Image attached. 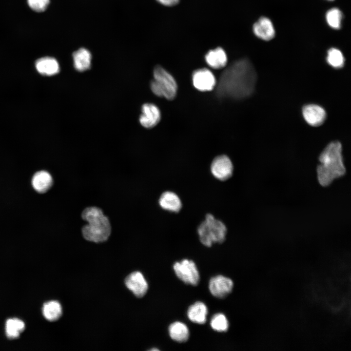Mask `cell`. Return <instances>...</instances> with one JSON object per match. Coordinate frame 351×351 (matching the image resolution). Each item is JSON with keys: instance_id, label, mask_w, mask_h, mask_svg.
Instances as JSON below:
<instances>
[{"instance_id": "cell-1", "label": "cell", "mask_w": 351, "mask_h": 351, "mask_svg": "<svg viewBox=\"0 0 351 351\" xmlns=\"http://www.w3.org/2000/svg\"><path fill=\"white\" fill-rule=\"evenodd\" d=\"M257 76L247 58L236 60L221 74L216 88L220 98L242 99L251 96L254 90Z\"/></svg>"}, {"instance_id": "cell-2", "label": "cell", "mask_w": 351, "mask_h": 351, "mask_svg": "<svg viewBox=\"0 0 351 351\" xmlns=\"http://www.w3.org/2000/svg\"><path fill=\"white\" fill-rule=\"evenodd\" d=\"M320 164L317 168V178L323 186L330 185L335 178L346 173L342 155V145L338 141L329 143L319 157Z\"/></svg>"}, {"instance_id": "cell-3", "label": "cell", "mask_w": 351, "mask_h": 351, "mask_svg": "<svg viewBox=\"0 0 351 351\" xmlns=\"http://www.w3.org/2000/svg\"><path fill=\"white\" fill-rule=\"evenodd\" d=\"M81 216L87 222L82 229L85 239L98 243L109 238L111 232L110 223L100 209L97 207L86 208L83 211Z\"/></svg>"}, {"instance_id": "cell-4", "label": "cell", "mask_w": 351, "mask_h": 351, "mask_svg": "<svg viewBox=\"0 0 351 351\" xmlns=\"http://www.w3.org/2000/svg\"><path fill=\"white\" fill-rule=\"evenodd\" d=\"M197 232L202 244L211 247L213 243H221L226 238L227 229L225 224L211 214H207L199 225Z\"/></svg>"}, {"instance_id": "cell-5", "label": "cell", "mask_w": 351, "mask_h": 351, "mask_svg": "<svg viewBox=\"0 0 351 351\" xmlns=\"http://www.w3.org/2000/svg\"><path fill=\"white\" fill-rule=\"evenodd\" d=\"M154 79L151 82L152 92L158 97H164L169 100L174 99L177 91V84L173 76L160 66L155 67Z\"/></svg>"}, {"instance_id": "cell-6", "label": "cell", "mask_w": 351, "mask_h": 351, "mask_svg": "<svg viewBox=\"0 0 351 351\" xmlns=\"http://www.w3.org/2000/svg\"><path fill=\"white\" fill-rule=\"evenodd\" d=\"M174 270L177 277L186 284L197 285L199 281V274L195 262L189 259H183L176 262Z\"/></svg>"}, {"instance_id": "cell-7", "label": "cell", "mask_w": 351, "mask_h": 351, "mask_svg": "<svg viewBox=\"0 0 351 351\" xmlns=\"http://www.w3.org/2000/svg\"><path fill=\"white\" fill-rule=\"evenodd\" d=\"M233 169L231 160L226 155H220L215 157L211 165L213 175L222 181L226 180L232 176Z\"/></svg>"}, {"instance_id": "cell-8", "label": "cell", "mask_w": 351, "mask_h": 351, "mask_svg": "<svg viewBox=\"0 0 351 351\" xmlns=\"http://www.w3.org/2000/svg\"><path fill=\"white\" fill-rule=\"evenodd\" d=\"M233 286V282L230 278L220 275L212 277L209 283L210 292L218 298H223L228 295Z\"/></svg>"}, {"instance_id": "cell-9", "label": "cell", "mask_w": 351, "mask_h": 351, "mask_svg": "<svg viewBox=\"0 0 351 351\" xmlns=\"http://www.w3.org/2000/svg\"><path fill=\"white\" fill-rule=\"evenodd\" d=\"M194 87L201 91H208L213 89L216 80L213 74L209 70L202 68L194 72L192 75Z\"/></svg>"}, {"instance_id": "cell-10", "label": "cell", "mask_w": 351, "mask_h": 351, "mask_svg": "<svg viewBox=\"0 0 351 351\" xmlns=\"http://www.w3.org/2000/svg\"><path fill=\"white\" fill-rule=\"evenodd\" d=\"M126 287L137 297H143L148 289V283L143 274L135 272L128 275L125 279Z\"/></svg>"}, {"instance_id": "cell-11", "label": "cell", "mask_w": 351, "mask_h": 351, "mask_svg": "<svg viewBox=\"0 0 351 351\" xmlns=\"http://www.w3.org/2000/svg\"><path fill=\"white\" fill-rule=\"evenodd\" d=\"M141 114L139 121L146 128L155 126L160 121V112L158 108L152 103H145L141 107Z\"/></svg>"}, {"instance_id": "cell-12", "label": "cell", "mask_w": 351, "mask_h": 351, "mask_svg": "<svg viewBox=\"0 0 351 351\" xmlns=\"http://www.w3.org/2000/svg\"><path fill=\"white\" fill-rule=\"evenodd\" d=\"M302 114L306 121L312 126L321 125L326 117L325 110L321 106L315 104L305 106L302 110Z\"/></svg>"}, {"instance_id": "cell-13", "label": "cell", "mask_w": 351, "mask_h": 351, "mask_svg": "<svg viewBox=\"0 0 351 351\" xmlns=\"http://www.w3.org/2000/svg\"><path fill=\"white\" fill-rule=\"evenodd\" d=\"M253 32L258 38L268 41L273 38L275 30L272 21L268 18H260L253 25Z\"/></svg>"}, {"instance_id": "cell-14", "label": "cell", "mask_w": 351, "mask_h": 351, "mask_svg": "<svg viewBox=\"0 0 351 351\" xmlns=\"http://www.w3.org/2000/svg\"><path fill=\"white\" fill-rule=\"evenodd\" d=\"M206 63L214 69L224 67L227 62V57L225 51L221 47H217L209 51L205 56Z\"/></svg>"}, {"instance_id": "cell-15", "label": "cell", "mask_w": 351, "mask_h": 351, "mask_svg": "<svg viewBox=\"0 0 351 351\" xmlns=\"http://www.w3.org/2000/svg\"><path fill=\"white\" fill-rule=\"evenodd\" d=\"M35 65L38 72L43 75L52 76L59 71L58 61L52 57H45L39 58L36 61Z\"/></svg>"}, {"instance_id": "cell-16", "label": "cell", "mask_w": 351, "mask_h": 351, "mask_svg": "<svg viewBox=\"0 0 351 351\" xmlns=\"http://www.w3.org/2000/svg\"><path fill=\"white\" fill-rule=\"evenodd\" d=\"M160 207L167 211L173 212H178L181 207V200L175 193L166 191L161 195L159 199Z\"/></svg>"}, {"instance_id": "cell-17", "label": "cell", "mask_w": 351, "mask_h": 351, "mask_svg": "<svg viewBox=\"0 0 351 351\" xmlns=\"http://www.w3.org/2000/svg\"><path fill=\"white\" fill-rule=\"evenodd\" d=\"M74 66L79 72L85 71L90 68L92 56L86 48H81L73 54Z\"/></svg>"}, {"instance_id": "cell-18", "label": "cell", "mask_w": 351, "mask_h": 351, "mask_svg": "<svg viewBox=\"0 0 351 351\" xmlns=\"http://www.w3.org/2000/svg\"><path fill=\"white\" fill-rule=\"evenodd\" d=\"M208 309L202 302H196L189 307L187 311L188 318L193 322L203 324L206 321Z\"/></svg>"}, {"instance_id": "cell-19", "label": "cell", "mask_w": 351, "mask_h": 351, "mask_svg": "<svg viewBox=\"0 0 351 351\" xmlns=\"http://www.w3.org/2000/svg\"><path fill=\"white\" fill-rule=\"evenodd\" d=\"M32 185L37 192L43 193L47 191L53 184V178L46 171L36 173L32 178Z\"/></svg>"}, {"instance_id": "cell-20", "label": "cell", "mask_w": 351, "mask_h": 351, "mask_svg": "<svg viewBox=\"0 0 351 351\" xmlns=\"http://www.w3.org/2000/svg\"><path fill=\"white\" fill-rule=\"evenodd\" d=\"M169 333L173 340L179 343L187 341L189 337V331L187 326L180 322L172 323L169 327Z\"/></svg>"}, {"instance_id": "cell-21", "label": "cell", "mask_w": 351, "mask_h": 351, "mask_svg": "<svg viewBox=\"0 0 351 351\" xmlns=\"http://www.w3.org/2000/svg\"><path fill=\"white\" fill-rule=\"evenodd\" d=\"M44 317L50 321L58 320L62 315V310L60 303L57 301H50L44 304L42 308Z\"/></svg>"}, {"instance_id": "cell-22", "label": "cell", "mask_w": 351, "mask_h": 351, "mask_svg": "<svg viewBox=\"0 0 351 351\" xmlns=\"http://www.w3.org/2000/svg\"><path fill=\"white\" fill-rule=\"evenodd\" d=\"M24 329V323L16 318L8 319L5 323L6 335L10 339L18 338Z\"/></svg>"}, {"instance_id": "cell-23", "label": "cell", "mask_w": 351, "mask_h": 351, "mask_svg": "<svg viewBox=\"0 0 351 351\" xmlns=\"http://www.w3.org/2000/svg\"><path fill=\"white\" fill-rule=\"evenodd\" d=\"M327 62L334 68H340L344 64V57L342 53L338 49L332 48L327 53Z\"/></svg>"}, {"instance_id": "cell-24", "label": "cell", "mask_w": 351, "mask_h": 351, "mask_svg": "<svg viewBox=\"0 0 351 351\" xmlns=\"http://www.w3.org/2000/svg\"><path fill=\"white\" fill-rule=\"evenodd\" d=\"M342 18V13L337 8L330 9L326 14L327 23L331 28L334 29H339L341 27Z\"/></svg>"}, {"instance_id": "cell-25", "label": "cell", "mask_w": 351, "mask_h": 351, "mask_svg": "<svg viewBox=\"0 0 351 351\" xmlns=\"http://www.w3.org/2000/svg\"><path fill=\"white\" fill-rule=\"evenodd\" d=\"M210 325L212 328L217 332H226L229 328V323L226 317L222 313L214 314L212 318Z\"/></svg>"}, {"instance_id": "cell-26", "label": "cell", "mask_w": 351, "mask_h": 351, "mask_svg": "<svg viewBox=\"0 0 351 351\" xmlns=\"http://www.w3.org/2000/svg\"><path fill=\"white\" fill-rule=\"evenodd\" d=\"M29 7L34 11L41 12L47 8L50 0H27Z\"/></svg>"}, {"instance_id": "cell-27", "label": "cell", "mask_w": 351, "mask_h": 351, "mask_svg": "<svg viewBox=\"0 0 351 351\" xmlns=\"http://www.w3.org/2000/svg\"><path fill=\"white\" fill-rule=\"evenodd\" d=\"M160 3L168 6L175 5L177 4L179 0H156Z\"/></svg>"}, {"instance_id": "cell-28", "label": "cell", "mask_w": 351, "mask_h": 351, "mask_svg": "<svg viewBox=\"0 0 351 351\" xmlns=\"http://www.w3.org/2000/svg\"></svg>"}]
</instances>
